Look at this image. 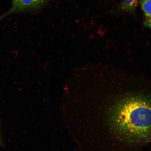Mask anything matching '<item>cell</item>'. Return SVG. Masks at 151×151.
<instances>
[{
    "label": "cell",
    "mask_w": 151,
    "mask_h": 151,
    "mask_svg": "<svg viewBox=\"0 0 151 151\" xmlns=\"http://www.w3.org/2000/svg\"><path fill=\"white\" fill-rule=\"evenodd\" d=\"M113 115L120 140L134 143L151 140V96L139 92L122 94Z\"/></svg>",
    "instance_id": "1"
},
{
    "label": "cell",
    "mask_w": 151,
    "mask_h": 151,
    "mask_svg": "<svg viewBox=\"0 0 151 151\" xmlns=\"http://www.w3.org/2000/svg\"><path fill=\"white\" fill-rule=\"evenodd\" d=\"M45 0H13L10 8L1 16L0 20L9 15L24 11L39 8L45 3Z\"/></svg>",
    "instance_id": "2"
},
{
    "label": "cell",
    "mask_w": 151,
    "mask_h": 151,
    "mask_svg": "<svg viewBox=\"0 0 151 151\" xmlns=\"http://www.w3.org/2000/svg\"><path fill=\"white\" fill-rule=\"evenodd\" d=\"M139 3L144 15V25L151 29V0H139Z\"/></svg>",
    "instance_id": "3"
},
{
    "label": "cell",
    "mask_w": 151,
    "mask_h": 151,
    "mask_svg": "<svg viewBox=\"0 0 151 151\" xmlns=\"http://www.w3.org/2000/svg\"><path fill=\"white\" fill-rule=\"evenodd\" d=\"M139 1V0H122V8L126 12L134 14Z\"/></svg>",
    "instance_id": "4"
},
{
    "label": "cell",
    "mask_w": 151,
    "mask_h": 151,
    "mask_svg": "<svg viewBox=\"0 0 151 151\" xmlns=\"http://www.w3.org/2000/svg\"><path fill=\"white\" fill-rule=\"evenodd\" d=\"M2 144V141H1V136H0V146Z\"/></svg>",
    "instance_id": "5"
}]
</instances>
